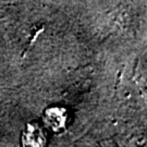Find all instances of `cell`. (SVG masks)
Segmentation results:
<instances>
[{
    "label": "cell",
    "instance_id": "6da1fadb",
    "mask_svg": "<svg viewBox=\"0 0 147 147\" xmlns=\"http://www.w3.org/2000/svg\"><path fill=\"white\" fill-rule=\"evenodd\" d=\"M44 120L46 126L51 129L53 131L59 132L62 131L65 127L67 122V111L62 108H50L46 110Z\"/></svg>",
    "mask_w": 147,
    "mask_h": 147
},
{
    "label": "cell",
    "instance_id": "7a4b0ae2",
    "mask_svg": "<svg viewBox=\"0 0 147 147\" xmlns=\"http://www.w3.org/2000/svg\"><path fill=\"white\" fill-rule=\"evenodd\" d=\"M23 142L24 145L30 146H42L45 145L46 138L44 135V132L39 126L34 124H28L27 129L23 134Z\"/></svg>",
    "mask_w": 147,
    "mask_h": 147
}]
</instances>
